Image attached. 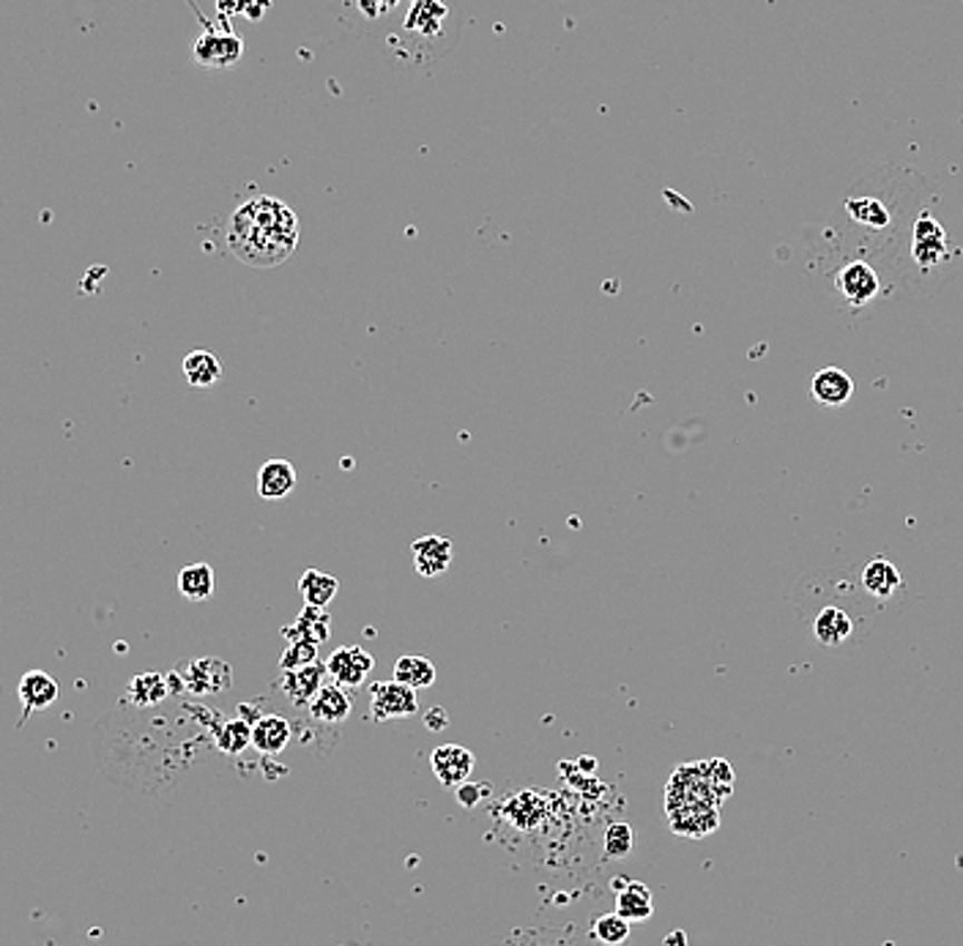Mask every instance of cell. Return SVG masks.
I'll use <instances>...</instances> for the list:
<instances>
[{"instance_id":"11","label":"cell","mask_w":963,"mask_h":946,"mask_svg":"<svg viewBox=\"0 0 963 946\" xmlns=\"http://www.w3.org/2000/svg\"><path fill=\"white\" fill-rule=\"evenodd\" d=\"M810 394L818 405H827V408H841L848 400L854 397V381L848 378L843 369L837 367H824L813 375L810 381Z\"/></svg>"},{"instance_id":"21","label":"cell","mask_w":963,"mask_h":946,"mask_svg":"<svg viewBox=\"0 0 963 946\" xmlns=\"http://www.w3.org/2000/svg\"><path fill=\"white\" fill-rule=\"evenodd\" d=\"M298 591H302V600L309 608H328L334 597H337L340 583L332 574L321 572V569H307V572L298 578Z\"/></svg>"},{"instance_id":"12","label":"cell","mask_w":963,"mask_h":946,"mask_svg":"<svg viewBox=\"0 0 963 946\" xmlns=\"http://www.w3.org/2000/svg\"><path fill=\"white\" fill-rule=\"evenodd\" d=\"M298 473L288 460H268L257 471V495L266 501H283L296 490Z\"/></svg>"},{"instance_id":"27","label":"cell","mask_w":963,"mask_h":946,"mask_svg":"<svg viewBox=\"0 0 963 946\" xmlns=\"http://www.w3.org/2000/svg\"><path fill=\"white\" fill-rule=\"evenodd\" d=\"M165 694H167V679L159 673H140L135 676L129 684V698L135 700L137 706L159 703Z\"/></svg>"},{"instance_id":"1","label":"cell","mask_w":963,"mask_h":946,"mask_svg":"<svg viewBox=\"0 0 963 946\" xmlns=\"http://www.w3.org/2000/svg\"><path fill=\"white\" fill-rule=\"evenodd\" d=\"M227 247L249 268L283 266L298 247V217L285 200L257 195L227 219Z\"/></svg>"},{"instance_id":"33","label":"cell","mask_w":963,"mask_h":946,"mask_svg":"<svg viewBox=\"0 0 963 946\" xmlns=\"http://www.w3.org/2000/svg\"><path fill=\"white\" fill-rule=\"evenodd\" d=\"M424 726L430 730H441L446 728V711L441 709V706H435V709H430L428 715H424Z\"/></svg>"},{"instance_id":"25","label":"cell","mask_w":963,"mask_h":946,"mask_svg":"<svg viewBox=\"0 0 963 946\" xmlns=\"http://www.w3.org/2000/svg\"><path fill=\"white\" fill-rule=\"evenodd\" d=\"M178 591L193 602L212 600L214 594V569L208 564H189L178 572Z\"/></svg>"},{"instance_id":"26","label":"cell","mask_w":963,"mask_h":946,"mask_svg":"<svg viewBox=\"0 0 963 946\" xmlns=\"http://www.w3.org/2000/svg\"><path fill=\"white\" fill-rule=\"evenodd\" d=\"M217 747L225 756H242L247 747H253V722L242 720V717L225 722V728L217 736Z\"/></svg>"},{"instance_id":"6","label":"cell","mask_w":963,"mask_h":946,"mask_svg":"<svg viewBox=\"0 0 963 946\" xmlns=\"http://www.w3.org/2000/svg\"><path fill=\"white\" fill-rule=\"evenodd\" d=\"M195 61L206 69H227L236 66L244 56V41L236 33H203L193 47Z\"/></svg>"},{"instance_id":"9","label":"cell","mask_w":963,"mask_h":946,"mask_svg":"<svg viewBox=\"0 0 963 946\" xmlns=\"http://www.w3.org/2000/svg\"><path fill=\"white\" fill-rule=\"evenodd\" d=\"M411 559H414V569L422 578H441V574L452 566V539L435 534L416 539V542L411 544Z\"/></svg>"},{"instance_id":"4","label":"cell","mask_w":963,"mask_h":946,"mask_svg":"<svg viewBox=\"0 0 963 946\" xmlns=\"http://www.w3.org/2000/svg\"><path fill=\"white\" fill-rule=\"evenodd\" d=\"M835 287L848 304H854V307H863V304L873 302V298L878 296V290H882V283H878V274H876V268L871 266V263L852 260L835 274Z\"/></svg>"},{"instance_id":"5","label":"cell","mask_w":963,"mask_h":946,"mask_svg":"<svg viewBox=\"0 0 963 946\" xmlns=\"http://www.w3.org/2000/svg\"><path fill=\"white\" fill-rule=\"evenodd\" d=\"M373 668V654H370L367 649H362V646H343V649H337L326 660V673L332 676L334 684H340L343 690H354V687L364 684V679H367Z\"/></svg>"},{"instance_id":"24","label":"cell","mask_w":963,"mask_h":946,"mask_svg":"<svg viewBox=\"0 0 963 946\" xmlns=\"http://www.w3.org/2000/svg\"><path fill=\"white\" fill-rule=\"evenodd\" d=\"M394 681L411 687V690H428L435 684V664L424 657H400L394 662Z\"/></svg>"},{"instance_id":"19","label":"cell","mask_w":963,"mask_h":946,"mask_svg":"<svg viewBox=\"0 0 963 946\" xmlns=\"http://www.w3.org/2000/svg\"><path fill=\"white\" fill-rule=\"evenodd\" d=\"M846 214L852 217L854 225L865 227V230H873V233H882L893 225V214H890V208L884 206L876 195L848 197Z\"/></svg>"},{"instance_id":"3","label":"cell","mask_w":963,"mask_h":946,"mask_svg":"<svg viewBox=\"0 0 963 946\" xmlns=\"http://www.w3.org/2000/svg\"><path fill=\"white\" fill-rule=\"evenodd\" d=\"M370 711H373V720L379 722L405 720V717H414L419 711V694L394 679L379 681L370 690Z\"/></svg>"},{"instance_id":"8","label":"cell","mask_w":963,"mask_h":946,"mask_svg":"<svg viewBox=\"0 0 963 946\" xmlns=\"http://www.w3.org/2000/svg\"><path fill=\"white\" fill-rule=\"evenodd\" d=\"M430 766H433V775L439 777L441 786L460 788L463 782H469L471 771H474V752L460 745H441L430 756Z\"/></svg>"},{"instance_id":"14","label":"cell","mask_w":963,"mask_h":946,"mask_svg":"<svg viewBox=\"0 0 963 946\" xmlns=\"http://www.w3.org/2000/svg\"><path fill=\"white\" fill-rule=\"evenodd\" d=\"M813 634L824 649H841L854 638V621L848 619L846 610L827 604L822 613L813 619Z\"/></svg>"},{"instance_id":"32","label":"cell","mask_w":963,"mask_h":946,"mask_svg":"<svg viewBox=\"0 0 963 946\" xmlns=\"http://www.w3.org/2000/svg\"><path fill=\"white\" fill-rule=\"evenodd\" d=\"M458 799L465 810H471V807L480 805V788L471 786V782H463V786L458 788Z\"/></svg>"},{"instance_id":"15","label":"cell","mask_w":963,"mask_h":946,"mask_svg":"<svg viewBox=\"0 0 963 946\" xmlns=\"http://www.w3.org/2000/svg\"><path fill=\"white\" fill-rule=\"evenodd\" d=\"M323 676H326V664H304V668L285 670L283 673V692L293 706H309V700L318 694L323 687Z\"/></svg>"},{"instance_id":"20","label":"cell","mask_w":963,"mask_h":946,"mask_svg":"<svg viewBox=\"0 0 963 946\" xmlns=\"http://www.w3.org/2000/svg\"><path fill=\"white\" fill-rule=\"evenodd\" d=\"M863 585L867 594L876 597V600H890L901 589L898 566L887 559L867 561V566L863 569Z\"/></svg>"},{"instance_id":"29","label":"cell","mask_w":963,"mask_h":946,"mask_svg":"<svg viewBox=\"0 0 963 946\" xmlns=\"http://www.w3.org/2000/svg\"><path fill=\"white\" fill-rule=\"evenodd\" d=\"M602 842H606L608 859H625V856L632 851L636 835H632L630 824H610L606 829V837H602Z\"/></svg>"},{"instance_id":"22","label":"cell","mask_w":963,"mask_h":946,"mask_svg":"<svg viewBox=\"0 0 963 946\" xmlns=\"http://www.w3.org/2000/svg\"><path fill=\"white\" fill-rule=\"evenodd\" d=\"M616 914L625 916L627 922H646L655 914V903H651V891L641 881H630L625 889L616 895Z\"/></svg>"},{"instance_id":"16","label":"cell","mask_w":963,"mask_h":946,"mask_svg":"<svg viewBox=\"0 0 963 946\" xmlns=\"http://www.w3.org/2000/svg\"><path fill=\"white\" fill-rule=\"evenodd\" d=\"M17 694H20L22 709L31 715V711L50 709V706L58 700V694H61V690H58V681L52 679L50 673H45V670H31V673H26L20 679Z\"/></svg>"},{"instance_id":"17","label":"cell","mask_w":963,"mask_h":946,"mask_svg":"<svg viewBox=\"0 0 963 946\" xmlns=\"http://www.w3.org/2000/svg\"><path fill=\"white\" fill-rule=\"evenodd\" d=\"M332 615H328L326 608H309V604H304L302 615H298L296 624L285 627V640L288 643H326L328 634H332Z\"/></svg>"},{"instance_id":"18","label":"cell","mask_w":963,"mask_h":946,"mask_svg":"<svg viewBox=\"0 0 963 946\" xmlns=\"http://www.w3.org/2000/svg\"><path fill=\"white\" fill-rule=\"evenodd\" d=\"M293 730L291 722L279 715H266L253 722V747L261 756H279L288 747Z\"/></svg>"},{"instance_id":"28","label":"cell","mask_w":963,"mask_h":946,"mask_svg":"<svg viewBox=\"0 0 963 946\" xmlns=\"http://www.w3.org/2000/svg\"><path fill=\"white\" fill-rule=\"evenodd\" d=\"M630 925L632 922H627L621 914H606L594 922L591 933H594V938L600 944L621 946L630 938Z\"/></svg>"},{"instance_id":"2","label":"cell","mask_w":963,"mask_h":946,"mask_svg":"<svg viewBox=\"0 0 963 946\" xmlns=\"http://www.w3.org/2000/svg\"><path fill=\"white\" fill-rule=\"evenodd\" d=\"M734 775L726 760L681 766L668 782V818L674 831L704 837L720 824V801L731 794Z\"/></svg>"},{"instance_id":"23","label":"cell","mask_w":963,"mask_h":946,"mask_svg":"<svg viewBox=\"0 0 963 946\" xmlns=\"http://www.w3.org/2000/svg\"><path fill=\"white\" fill-rule=\"evenodd\" d=\"M184 375H187L189 386L195 388H212L223 378V364L214 353L193 351L184 358Z\"/></svg>"},{"instance_id":"13","label":"cell","mask_w":963,"mask_h":946,"mask_svg":"<svg viewBox=\"0 0 963 946\" xmlns=\"http://www.w3.org/2000/svg\"><path fill=\"white\" fill-rule=\"evenodd\" d=\"M309 717L323 726H340L351 717V694L340 684H323L307 706Z\"/></svg>"},{"instance_id":"31","label":"cell","mask_w":963,"mask_h":946,"mask_svg":"<svg viewBox=\"0 0 963 946\" xmlns=\"http://www.w3.org/2000/svg\"><path fill=\"white\" fill-rule=\"evenodd\" d=\"M400 3H403V0H354L358 14L370 22L384 20V17L392 14Z\"/></svg>"},{"instance_id":"10","label":"cell","mask_w":963,"mask_h":946,"mask_svg":"<svg viewBox=\"0 0 963 946\" xmlns=\"http://www.w3.org/2000/svg\"><path fill=\"white\" fill-rule=\"evenodd\" d=\"M184 690L193 694H217L230 687V668L219 660H195L187 668H178Z\"/></svg>"},{"instance_id":"30","label":"cell","mask_w":963,"mask_h":946,"mask_svg":"<svg viewBox=\"0 0 963 946\" xmlns=\"http://www.w3.org/2000/svg\"><path fill=\"white\" fill-rule=\"evenodd\" d=\"M315 660H318V646L315 643H288L283 660H279V668L296 670L304 668V664H313Z\"/></svg>"},{"instance_id":"7","label":"cell","mask_w":963,"mask_h":946,"mask_svg":"<svg viewBox=\"0 0 963 946\" xmlns=\"http://www.w3.org/2000/svg\"><path fill=\"white\" fill-rule=\"evenodd\" d=\"M912 255L920 268H936L947 257V233L928 214L914 221Z\"/></svg>"}]
</instances>
